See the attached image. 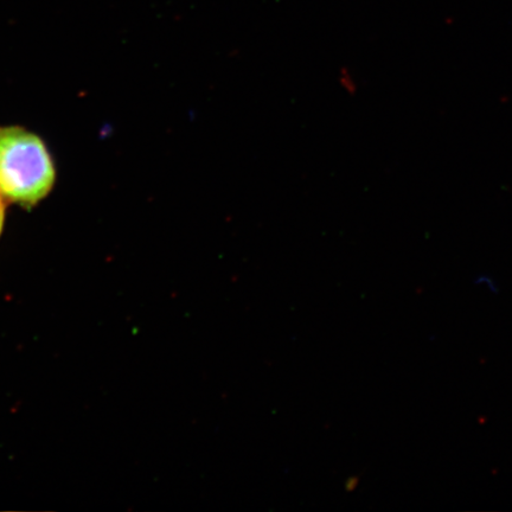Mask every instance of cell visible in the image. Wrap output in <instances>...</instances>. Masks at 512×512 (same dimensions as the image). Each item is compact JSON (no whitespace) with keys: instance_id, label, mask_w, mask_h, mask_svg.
<instances>
[{"instance_id":"6da1fadb","label":"cell","mask_w":512,"mask_h":512,"mask_svg":"<svg viewBox=\"0 0 512 512\" xmlns=\"http://www.w3.org/2000/svg\"><path fill=\"white\" fill-rule=\"evenodd\" d=\"M54 183L53 159L42 140L21 127H0V194L31 208Z\"/></svg>"},{"instance_id":"7a4b0ae2","label":"cell","mask_w":512,"mask_h":512,"mask_svg":"<svg viewBox=\"0 0 512 512\" xmlns=\"http://www.w3.org/2000/svg\"><path fill=\"white\" fill-rule=\"evenodd\" d=\"M5 216V204L3 201V195L0 194V233H2Z\"/></svg>"}]
</instances>
